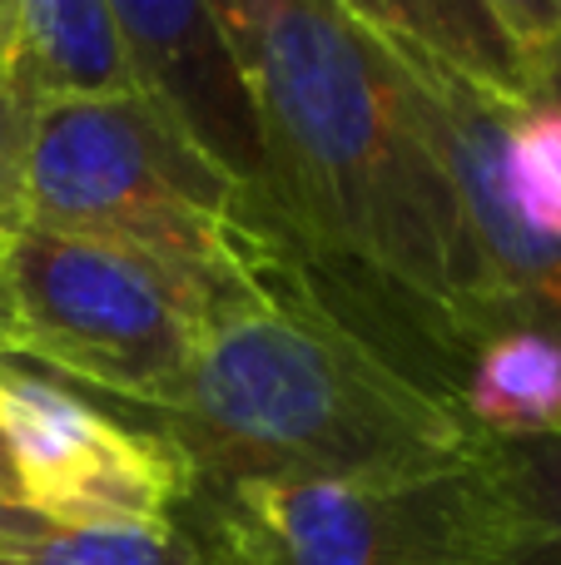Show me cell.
I'll list each match as a JSON object with an SVG mask.
<instances>
[{
    "label": "cell",
    "instance_id": "1",
    "mask_svg": "<svg viewBox=\"0 0 561 565\" xmlns=\"http://www.w3.org/2000/svg\"><path fill=\"white\" fill-rule=\"evenodd\" d=\"M268 159L278 238L413 367L463 392L487 288L398 50L334 0H214Z\"/></svg>",
    "mask_w": 561,
    "mask_h": 565
},
{
    "label": "cell",
    "instance_id": "2",
    "mask_svg": "<svg viewBox=\"0 0 561 565\" xmlns=\"http://www.w3.org/2000/svg\"><path fill=\"white\" fill-rule=\"evenodd\" d=\"M199 487L403 481L467 467L483 431L463 402L348 318L278 238L214 302L184 377L139 412Z\"/></svg>",
    "mask_w": 561,
    "mask_h": 565
},
{
    "label": "cell",
    "instance_id": "3",
    "mask_svg": "<svg viewBox=\"0 0 561 565\" xmlns=\"http://www.w3.org/2000/svg\"><path fill=\"white\" fill-rule=\"evenodd\" d=\"M30 228L95 238L209 282H248L278 238L254 204L139 95L40 99Z\"/></svg>",
    "mask_w": 561,
    "mask_h": 565
},
{
    "label": "cell",
    "instance_id": "4",
    "mask_svg": "<svg viewBox=\"0 0 561 565\" xmlns=\"http://www.w3.org/2000/svg\"><path fill=\"white\" fill-rule=\"evenodd\" d=\"M0 278L15 298L20 358L135 412L174 392L214 302L234 288L45 228H25L0 248Z\"/></svg>",
    "mask_w": 561,
    "mask_h": 565
},
{
    "label": "cell",
    "instance_id": "5",
    "mask_svg": "<svg viewBox=\"0 0 561 565\" xmlns=\"http://www.w3.org/2000/svg\"><path fill=\"white\" fill-rule=\"evenodd\" d=\"M463 471L199 487L179 521L219 565H457Z\"/></svg>",
    "mask_w": 561,
    "mask_h": 565
},
{
    "label": "cell",
    "instance_id": "6",
    "mask_svg": "<svg viewBox=\"0 0 561 565\" xmlns=\"http://www.w3.org/2000/svg\"><path fill=\"white\" fill-rule=\"evenodd\" d=\"M0 437L25 507L60 526L165 521L194 497V471L174 441L149 427H125L15 352L0 358Z\"/></svg>",
    "mask_w": 561,
    "mask_h": 565
},
{
    "label": "cell",
    "instance_id": "7",
    "mask_svg": "<svg viewBox=\"0 0 561 565\" xmlns=\"http://www.w3.org/2000/svg\"><path fill=\"white\" fill-rule=\"evenodd\" d=\"M413 79L423 125L453 174L467 234L487 288V332L532 328L561 342V238H547L517 218L502 184V135L512 109L487 99L463 75L427 60L423 50L388 40Z\"/></svg>",
    "mask_w": 561,
    "mask_h": 565
},
{
    "label": "cell",
    "instance_id": "8",
    "mask_svg": "<svg viewBox=\"0 0 561 565\" xmlns=\"http://www.w3.org/2000/svg\"><path fill=\"white\" fill-rule=\"evenodd\" d=\"M129 85L254 204L258 234L278 238L254 95L214 15V0H105Z\"/></svg>",
    "mask_w": 561,
    "mask_h": 565
},
{
    "label": "cell",
    "instance_id": "9",
    "mask_svg": "<svg viewBox=\"0 0 561 565\" xmlns=\"http://www.w3.org/2000/svg\"><path fill=\"white\" fill-rule=\"evenodd\" d=\"M457 565H561V437H477Z\"/></svg>",
    "mask_w": 561,
    "mask_h": 565
},
{
    "label": "cell",
    "instance_id": "10",
    "mask_svg": "<svg viewBox=\"0 0 561 565\" xmlns=\"http://www.w3.org/2000/svg\"><path fill=\"white\" fill-rule=\"evenodd\" d=\"M373 35L423 50L507 109L532 105V70L487 0H334Z\"/></svg>",
    "mask_w": 561,
    "mask_h": 565
},
{
    "label": "cell",
    "instance_id": "11",
    "mask_svg": "<svg viewBox=\"0 0 561 565\" xmlns=\"http://www.w3.org/2000/svg\"><path fill=\"white\" fill-rule=\"evenodd\" d=\"M10 65L40 99L135 95L105 0H6Z\"/></svg>",
    "mask_w": 561,
    "mask_h": 565
},
{
    "label": "cell",
    "instance_id": "12",
    "mask_svg": "<svg viewBox=\"0 0 561 565\" xmlns=\"http://www.w3.org/2000/svg\"><path fill=\"white\" fill-rule=\"evenodd\" d=\"M463 412L483 437H561V342L497 328L463 367Z\"/></svg>",
    "mask_w": 561,
    "mask_h": 565
},
{
    "label": "cell",
    "instance_id": "13",
    "mask_svg": "<svg viewBox=\"0 0 561 565\" xmlns=\"http://www.w3.org/2000/svg\"><path fill=\"white\" fill-rule=\"evenodd\" d=\"M0 556L10 565H219L179 516L60 526L30 507H0Z\"/></svg>",
    "mask_w": 561,
    "mask_h": 565
},
{
    "label": "cell",
    "instance_id": "14",
    "mask_svg": "<svg viewBox=\"0 0 561 565\" xmlns=\"http://www.w3.org/2000/svg\"><path fill=\"white\" fill-rule=\"evenodd\" d=\"M502 184L527 228L561 238V105L532 99L507 115Z\"/></svg>",
    "mask_w": 561,
    "mask_h": 565
},
{
    "label": "cell",
    "instance_id": "15",
    "mask_svg": "<svg viewBox=\"0 0 561 565\" xmlns=\"http://www.w3.org/2000/svg\"><path fill=\"white\" fill-rule=\"evenodd\" d=\"M40 95L0 60V248L30 228V135Z\"/></svg>",
    "mask_w": 561,
    "mask_h": 565
},
{
    "label": "cell",
    "instance_id": "16",
    "mask_svg": "<svg viewBox=\"0 0 561 565\" xmlns=\"http://www.w3.org/2000/svg\"><path fill=\"white\" fill-rule=\"evenodd\" d=\"M487 6L527 55V70L561 45V0H487Z\"/></svg>",
    "mask_w": 561,
    "mask_h": 565
},
{
    "label": "cell",
    "instance_id": "17",
    "mask_svg": "<svg viewBox=\"0 0 561 565\" xmlns=\"http://www.w3.org/2000/svg\"><path fill=\"white\" fill-rule=\"evenodd\" d=\"M532 99H552V105H561V45L532 65Z\"/></svg>",
    "mask_w": 561,
    "mask_h": 565
},
{
    "label": "cell",
    "instance_id": "18",
    "mask_svg": "<svg viewBox=\"0 0 561 565\" xmlns=\"http://www.w3.org/2000/svg\"><path fill=\"white\" fill-rule=\"evenodd\" d=\"M20 358V318H15V298H10L6 278H0V358Z\"/></svg>",
    "mask_w": 561,
    "mask_h": 565
},
{
    "label": "cell",
    "instance_id": "19",
    "mask_svg": "<svg viewBox=\"0 0 561 565\" xmlns=\"http://www.w3.org/2000/svg\"><path fill=\"white\" fill-rule=\"evenodd\" d=\"M0 507H25V491H20V477H15V461H10L6 437H0Z\"/></svg>",
    "mask_w": 561,
    "mask_h": 565
},
{
    "label": "cell",
    "instance_id": "20",
    "mask_svg": "<svg viewBox=\"0 0 561 565\" xmlns=\"http://www.w3.org/2000/svg\"><path fill=\"white\" fill-rule=\"evenodd\" d=\"M0 60H10V30H6V0H0Z\"/></svg>",
    "mask_w": 561,
    "mask_h": 565
},
{
    "label": "cell",
    "instance_id": "21",
    "mask_svg": "<svg viewBox=\"0 0 561 565\" xmlns=\"http://www.w3.org/2000/svg\"><path fill=\"white\" fill-rule=\"evenodd\" d=\"M0 565H10V561H6V556H0Z\"/></svg>",
    "mask_w": 561,
    "mask_h": 565
}]
</instances>
